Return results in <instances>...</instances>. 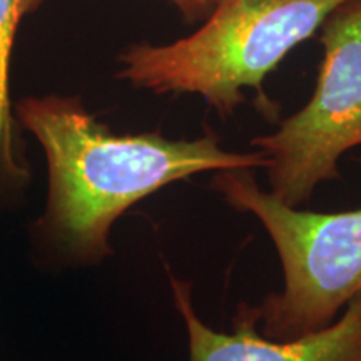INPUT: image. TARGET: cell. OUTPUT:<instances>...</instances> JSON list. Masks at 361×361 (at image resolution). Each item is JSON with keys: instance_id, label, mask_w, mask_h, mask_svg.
I'll return each instance as SVG.
<instances>
[{"instance_id": "obj_1", "label": "cell", "mask_w": 361, "mask_h": 361, "mask_svg": "<svg viewBox=\"0 0 361 361\" xmlns=\"http://www.w3.org/2000/svg\"><path fill=\"white\" fill-rule=\"evenodd\" d=\"M16 116L47 159V202L34 233L45 250L69 264L92 266L112 256L116 221L176 180L268 164L261 151L224 149L213 130L197 139H169L157 130L116 134L75 96L24 97Z\"/></svg>"}, {"instance_id": "obj_2", "label": "cell", "mask_w": 361, "mask_h": 361, "mask_svg": "<svg viewBox=\"0 0 361 361\" xmlns=\"http://www.w3.org/2000/svg\"><path fill=\"white\" fill-rule=\"evenodd\" d=\"M346 0H213L204 24L166 45L135 44L119 56L117 78L154 94H196L219 116L246 102L245 89L274 116L263 84L296 45L322 29Z\"/></svg>"}, {"instance_id": "obj_3", "label": "cell", "mask_w": 361, "mask_h": 361, "mask_svg": "<svg viewBox=\"0 0 361 361\" xmlns=\"http://www.w3.org/2000/svg\"><path fill=\"white\" fill-rule=\"evenodd\" d=\"M211 186L226 202L263 224L276 247L284 284L259 305L241 303L234 318L269 340L323 329L361 293V207L313 213L288 206L256 183L252 169L214 171Z\"/></svg>"}, {"instance_id": "obj_4", "label": "cell", "mask_w": 361, "mask_h": 361, "mask_svg": "<svg viewBox=\"0 0 361 361\" xmlns=\"http://www.w3.org/2000/svg\"><path fill=\"white\" fill-rule=\"evenodd\" d=\"M323 61L308 104L251 146L268 157L271 192L300 207L318 184L340 178V159L361 146V0H346L322 24Z\"/></svg>"}, {"instance_id": "obj_5", "label": "cell", "mask_w": 361, "mask_h": 361, "mask_svg": "<svg viewBox=\"0 0 361 361\" xmlns=\"http://www.w3.org/2000/svg\"><path fill=\"white\" fill-rule=\"evenodd\" d=\"M168 276L186 326L189 361H361V293L329 326L293 340H269L241 318H233V335L214 331L194 310L192 284L171 271Z\"/></svg>"}, {"instance_id": "obj_6", "label": "cell", "mask_w": 361, "mask_h": 361, "mask_svg": "<svg viewBox=\"0 0 361 361\" xmlns=\"http://www.w3.org/2000/svg\"><path fill=\"white\" fill-rule=\"evenodd\" d=\"M44 0H0V192L20 191L30 178L29 166L16 146L11 102V62L17 29Z\"/></svg>"}, {"instance_id": "obj_7", "label": "cell", "mask_w": 361, "mask_h": 361, "mask_svg": "<svg viewBox=\"0 0 361 361\" xmlns=\"http://www.w3.org/2000/svg\"><path fill=\"white\" fill-rule=\"evenodd\" d=\"M180 16L188 22H197L206 19L207 13L213 8V0H171Z\"/></svg>"}]
</instances>
